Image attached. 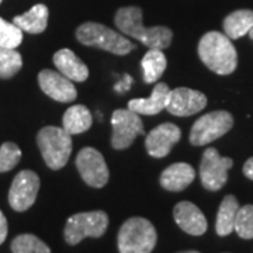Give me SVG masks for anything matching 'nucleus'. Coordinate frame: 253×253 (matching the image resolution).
Masks as SVG:
<instances>
[{"label":"nucleus","mask_w":253,"mask_h":253,"mask_svg":"<svg viewBox=\"0 0 253 253\" xmlns=\"http://www.w3.org/2000/svg\"><path fill=\"white\" fill-rule=\"evenodd\" d=\"M40 190V177L33 170H21L11 183L9 190L10 207L23 212L33 207Z\"/></svg>","instance_id":"9b49d317"},{"label":"nucleus","mask_w":253,"mask_h":253,"mask_svg":"<svg viewBox=\"0 0 253 253\" xmlns=\"http://www.w3.org/2000/svg\"><path fill=\"white\" fill-rule=\"evenodd\" d=\"M13 253H51L45 242L31 234H23L16 236L11 242Z\"/></svg>","instance_id":"393cba45"},{"label":"nucleus","mask_w":253,"mask_h":253,"mask_svg":"<svg viewBox=\"0 0 253 253\" xmlns=\"http://www.w3.org/2000/svg\"><path fill=\"white\" fill-rule=\"evenodd\" d=\"M1 1H3V0H0V3H1Z\"/></svg>","instance_id":"72a5a7b5"},{"label":"nucleus","mask_w":253,"mask_h":253,"mask_svg":"<svg viewBox=\"0 0 253 253\" xmlns=\"http://www.w3.org/2000/svg\"><path fill=\"white\" fill-rule=\"evenodd\" d=\"M248 34H249V36H251V38L253 40V28L252 30H249V33H248Z\"/></svg>","instance_id":"473e14b6"},{"label":"nucleus","mask_w":253,"mask_h":253,"mask_svg":"<svg viewBox=\"0 0 253 253\" xmlns=\"http://www.w3.org/2000/svg\"><path fill=\"white\" fill-rule=\"evenodd\" d=\"M78 41L87 46H94L116 55L129 54L135 45L117 31L111 30L104 24L87 21L83 23L76 30Z\"/></svg>","instance_id":"7ed1b4c3"},{"label":"nucleus","mask_w":253,"mask_h":253,"mask_svg":"<svg viewBox=\"0 0 253 253\" xmlns=\"http://www.w3.org/2000/svg\"><path fill=\"white\" fill-rule=\"evenodd\" d=\"M6 236H7V219L0 211V245L6 241Z\"/></svg>","instance_id":"c85d7f7f"},{"label":"nucleus","mask_w":253,"mask_h":253,"mask_svg":"<svg viewBox=\"0 0 253 253\" xmlns=\"http://www.w3.org/2000/svg\"><path fill=\"white\" fill-rule=\"evenodd\" d=\"M109 226V217L104 211L75 214L66 221L63 236L69 245H78L84 238H100Z\"/></svg>","instance_id":"423d86ee"},{"label":"nucleus","mask_w":253,"mask_h":253,"mask_svg":"<svg viewBox=\"0 0 253 253\" xmlns=\"http://www.w3.org/2000/svg\"><path fill=\"white\" fill-rule=\"evenodd\" d=\"M141 66L144 69L145 83H154L159 81L166 69V56L163 54V49L151 48L144 55Z\"/></svg>","instance_id":"5701e85b"},{"label":"nucleus","mask_w":253,"mask_h":253,"mask_svg":"<svg viewBox=\"0 0 253 253\" xmlns=\"http://www.w3.org/2000/svg\"><path fill=\"white\" fill-rule=\"evenodd\" d=\"M207 106V97L204 93L189 87H177L170 90L166 110L176 117H190L200 113Z\"/></svg>","instance_id":"f8f14e48"},{"label":"nucleus","mask_w":253,"mask_h":253,"mask_svg":"<svg viewBox=\"0 0 253 253\" xmlns=\"http://www.w3.org/2000/svg\"><path fill=\"white\" fill-rule=\"evenodd\" d=\"M156 229L146 218L126 219L120 228L117 245L120 253H152L156 245Z\"/></svg>","instance_id":"20e7f679"},{"label":"nucleus","mask_w":253,"mask_h":253,"mask_svg":"<svg viewBox=\"0 0 253 253\" xmlns=\"http://www.w3.org/2000/svg\"><path fill=\"white\" fill-rule=\"evenodd\" d=\"M238 210H239V203L234 196H226L222 200L218 210L217 224H215V231L218 235L226 236L234 231Z\"/></svg>","instance_id":"4be33fe9"},{"label":"nucleus","mask_w":253,"mask_h":253,"mask_svg":"<svg viewBox=\"0 0 253 253\" xmlns=\"http://www.w3.org/2000/svg\"><path fill=\"white\" fill-rule=\"evenodd\" d=\"M180 253H200L197 251H186V252H180Z\"/></svg>","instance_id":"2f4dec72"},{"label":"nucleus","mask_w":253,"mask_h":253,"mask_svg":"<svg viewBox=\"0 0 253 253\" xmlns=\"http://www.w3.org/2000/svg\"><path fill=\"white\" fill-rule=\"evenodd\" d=\"M116 26L126 36L134 37L148 48L165 49L170 45L173 33L170 28L156 26L146 28L142 24V10L136 6L121 7L116 13Z\"/></svg>","instance_id":"f257e3e1"},{"label":"nucleus","mask_w":253,"mask_h":253,"mask_svg":"<svg viewBox=\"0 0 253 253\" xmlns=\"http://www.w3.org/2000/svg\"><path fill=\"white\" fill-rule=\"evenodd\" d=\"M234 126V117L224 110L212 111L200 117L190 132V144L203 146L215 141Z\"/></svg>","instance_id":"0eeeda50"},{"label":"nucleus","mask_w":253,"mask_h":253,"mask_svg":"<svg viewBox=\"0 0 253 253\" xmlns=\"http://www.w3.org/2000/svg\"><path fill=\"white\" fill-rule=\"evenodd\" d=\"M48 16H49V11L45 4H36L24 14L16 16L13 18V23L21 31H27L30 34H40L45 31L48 26Z\"/></svg>","instance_id":"6ab92c4d"},{"label":"nucleus","mask_w":253,"mask_h":253,"mask_svg":"<svg viewBox=\"0 0 253 253\" xmlns=\"http://www.w3.org/2000/svg\"><path fill=\"white\" fill-rule=\"evenodd\" d=\"M76 168L86 184L90 187H104L110 177L109 168L97 149L86 146L76 156Z\"/></svg>","instance_id":"9d476101"},{"label":"nucleus","mask_w":253,"mask_h":253,"mask_svg":"<svg viewBox=\"0 0 253 253\" xmlns=\"http://www.w3.org/2000/svg\"><path fill=\"white\" fill-rule=\"evenodd\" d=\"M23 41V31L14 24L0 17V46L17 48Z\"/></svg>","instance_id":"bb28decb"},{"label":"nucleus","mask_w":253,"mask_h":253,"mask_svg":"<svg viewBox=\"0 0 253 253\" xmlns=\"http://www.w3.org/2000/svg\"><path fill=\"white\" fill-rule=\"evenodd\" d=\"M21 159V149L13 142H4L0 146V173L14 169Z\"/></svg>","instance_id":"cd10ccee"},{"label":"nucleus","mask_w":253,"mask_h":253,"mask_svg":"<svg viewBox=\"0 0 253 253\" xmlns=\"http://www.w3.org/2000/svg\"><path fill=\"white\" fill-rule=\"evenodd\" d=\"M181 138V131L172 123H163L154 128L145 139L146 152L152 158H165Z\"/></svg>","instance_id":"ddd939ff"},{"label":"nucleus","mask_w":253,"mask_h":253,"mask_svg":"<svg viewBox=\"0 0 253 253\" xmlns=\"http://www.w3.org/2000/svg\"><path fill=\"white\" fill-rule=\"evenodd\" d=\"M54 63L58 71L72 82H84L89 78V69L86 63L68 48L59 49L54 55Z\"/></svg>","instance_id":"f3484780"},{"label":"nucleus","mask_w":253,"mask_h":253,"mask_svg":"<svg viewBox=\"0 0 253 253\" xmlns=\"http://www.w3.org/2000/svg\"><path fill=\"white\" fill-rule=\"evenodd\" d=\"M38 84L46 96L61 103H71L78 97L73 82L61 72H55L51 69L41 71L38 75Z\"/></svg>","instance_id":"4468645a"},{"label":"nucleus","mask_w":253,"mask_h":253,"mask_svg":"<svg viewBox=\"0 0 253 253\" xmlns=\"http://www.w3.org/2000/svg\"><path fill=\"white\" fill-rule=\"evenodd\" d=\"M37 145L46 166L52 170H59L72 154V135L59 126H44L37 135Z\"/></svg>","instance_id":"39448f33"},{"label":"nucleus","mask_w":253,"mask_h":253,"mask_svg":"<svg viewBox=\"0 0 253 253\" xmlns=\"http://www.w3.org/2000/svg\"><path fill=\"white\" fill-rule=\"evenodd\" d=\"M244 174L248 177V179H251L253 180V158H249L244 165Z\"/></svg>","instance_id":"7c9ffc66"},{"label":"nucleus","mask_w":253,"mask_h":253,"mask_svg":"<svg viewBox=\"0 0 253 253\" xmlns=\"http://www.w3.org/2000/svg\"><path fill=\"white\" fill-rule=\"evenodd\" d=\"M131 83H132V78L128 76V75H124V81H123V83H117L114 89L117 91L128 90V89L131 87Z\"/></svg>","instance_id":"c756f323"},{"label":"nucleus","mask_w":253,"mask_h":253,"mask_svg":"<svg viewBox=\"0 0 253 253\" xmlns=\"http://www.w3.org/2000/svg\"><path fill=\"white\" fill-rule=\"evenodd\" d=\"M23 66V58L14 48L0 46V79H10Z\"/></svg>","instance_id":"b1692460"},{"label":"nucleus","mask_w":253,"mask_h":253,"mask_svg":"<svg viewBox=\"0 0 253 253\" xmlns=\"http://www.w3.org/2000/svg\"><path fill=\"white\" fill-rule=\"evenodd\" d=\"M253 28V11L252 10H236L228 14L224 20L225 34L231 40H238L249 33Z\"/></svg>","instance_id":"412c9836"},{"label":"nucleus","mask_w":253,"mask_h":253,"mask_svg":"<svg viewBox=\"0 0 253 253\" xmlns=\"http://www.w3.org/2000/svg\"><path fill=\"white\" fill-rule=\"evenodd\" d=\"M93 124V116L87 107L76 104L65 111L62 117V128L71 135L86 132Z\"/></svg>","instance_id":"aec40b11"},{"label":"nucleus","mask_w":253,"mask_h":253,"mask_svg":"<svg viewBox=\"0 0 253 253\" xmlns=\"http://www.w3.org/2000/svg\"><path fill=\"white\" fill-rule=\"evenodd\" d=\"M111 145L118 151L126 149L136 136L144 134V123L139 114L129 109L116 110L111 116Z\"/></svg>","instance_id":"6e6552de"},{"label":"nucleus","mask_w":253,"mask_h":253,"mask_svg":"<svg viewBox=\"0 0 253 253\" xmlns=\"http://www.w3.org/2000/svg\"><path fill=\"white\" fill-rule=\"evenodd\" d=\"M173 217L176 224L190 235L200 236L207 231V219L204 214L190 201H180L173 210Z\"/></svg>","instance_id":"2eb2a0df"},{"label":"nucleus","mask_w":253,"mask_h":253,"mask_svg":"<svg viewBox=\"0 0 253 253\" xmlns=\"http://www.w3.org/2000/svg\"><path fill=\"white\" fill-rule=\"evenodd\" d=\"M199 55L208 69L218 75H229L238 66V54L231 38L218 31L203 36L199 42Z\"/></svg>","instance_id":"f03ea898"},{"label":"nucleus","mask_w":253,"mask_h":253,"mask_svg":"<svg viewBox=\"0 0 253 253\" xmlns=\"http://www.w3.org/2000/svg\"><path fill=\"white\" fill-rule=\"evenodd\" d=\"M196 177V170L189 163H173L161 174V186L168 191H181Z\"/></svg>","instance_id":"a211bd4d"},{"label":"nucleus","mask_w":253,"mask_h":253,"mask_svg":"<svg viewBox=\"0 0 253 253\" xmlns=\"http://www.w3.org/2000/svg\"><path fill=\"white\" fill-rule=\"evenodd\" d=\"M234 161L218 154L215 148H208L203 155L200 163V179L204 189L218 191L225 186L228 180V170L232 168Z\"/></svg>","instance_id":"1a4fd4ad"},{"label":"nucleus","mask_w":253,"mask_h":253,"mask_svg":"<svg viewBox=\"0 0 253 253\" xmlns=\"http://www.w3.org/2000/svg\"><path fill=\"white\" fill-rule=\"evenodd\" d=\"M234 231L242 239H253V206L248 204L239 207L236 212Z\"/></svg>","instance_id":"a878e982"},{"label":"nucleus","mask_w":253,"mask_h":253,"mask_svg":"<svg viewBox=\"0 0 253 253\" xmlns=\"http://www.w3.org/2000/svg\"><path fill=\"white\" fill-rule=\"evenodd\" d=\"M170 89L166 83H156L151 97L132 99L128 101V109L138 113L139 116H155L168 106Z\"/></svg>","instance_id":"dca6fc26"}]
</instances>
